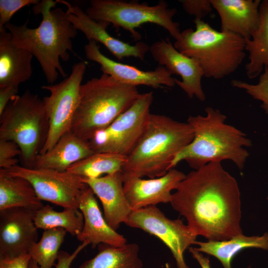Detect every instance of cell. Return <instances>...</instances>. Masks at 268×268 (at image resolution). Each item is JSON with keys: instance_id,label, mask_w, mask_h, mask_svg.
Masks as SVG:
<instances>
[{"instance_id": "cell-17", "label": "cell", "mask_w": 268, "mask_h": 268, "mask_svg": "<svg viewBox=\"0 0 268 268\" xmlns=\"http://www.w3.org/2000/svg\"><path fill=\"white\" fill-rule=\"evenodd\" d=\"M123 175L124 193L133 210L170 202L172 191L176 190L186 177L174 168L161 177L149 179Z\"/></svg>"}, {"instance_id": "cell-14", "label": "cell", "mask_w": 268, "mask_h": 268, "mask_svg": "<svg viewBox=\"0 0 268 268\" xmlns=\"http://www.w3.org/2000/svg\"><path fill=\"white\" fill-rule=\"evenodd\" d=\"M149 51L159 66L164 67L171 74L181 77V81L175 79L176 84L189 98L195 96L201 102L205 100L201 85L204 72L197 60L180 53L168 39L154 42L150 46Z\"/></svg>"}, {"instance_id": "cell-19", "label": "cell", "mask_w": 268, "mask_h": 268, "mask_svg": "<svg viewBox=\"0 0 268 268\" xmlns=\"http://www.w3.org/2000/svg\"><path fill=\"white\" fill-rule=\"evenodd\" d=\"M94 195L88 187L80 198L79 209L83 215L84 223L77 239L81 242H88L92 248L101 244L115 247L125 245L127 242L126 239L107 223Z\"/></svg>"}, {"instance_id": "cell-35", "label": "cell", "mask_w": 268, "mask_h": 268, "mask_svg": "<svg viewBox=\"0 0 268 268\" xmlns=\"http://www.w3.org/2000/svg\"><path fill=\"white\" fill-rule=\"evenodd\" d=\"M31 260L29 254L13 258H0V268H29Z\"/></svg>"}, {"instance_id": "cell-23", "label": "cell", "mask_w": 268, "mask_h": 268, "mask_svg": "<svg viewBox=\"0 0 268 268\" xmlns=\"http://www.w3.org/2000/svg\"><path fill=\"white\" fill-rule=\"evenodd\" d=\"M43 204L31 183L0 169V210L21 207L37 211Z\"/></svg>"}, {"instance_id": "cell-4", "label": "cell", "mask_w": 268, "mask_h": 268, "mask_svg": "<svg viewBox=\"0 0 268 268\" xmlns=\"http://www.w3.org/2000/svg\"><path fill=\"white\" fill-rule=\"evenodd\" d=\"M194 136L192 126L169 117L151 114L145 130L123 168L125 175L155 178L165 175L176 155Z\"/></svg>"}, {"instance_id": "cell-12", "label": "cell", "mask_w": 268, "mask_h": 268, "mask_svg": "<svg viewBox=\"0 0 268 268\" xmlns=\"http://www.w3.org/2000/svg\"><path fill=\"white\" fill-rule=\"evenodd\" d=\"M125 224L160 239L171 252L177 268H189L184 254L194 244L198 236L184 223L183 219H171L156 205H151L133 210Z\"/></svg>"}, {"instance_id": "cell-15", "label": "cell", "mask_w": 268, "mask_h": 268, "mask_svg": "<svg viewBox=\"0 0 268 268\" xmlns=\"http://www.w3.org/2000/svg\"><path fill=\"white\" fill-rule=\"evenodd\" d=\"M56 1L67 6L66 13L67 19L77 30L84 34L88 41L101 43L120 61L132 57L144 60L150 47L146 43L137 41L134 45H131L117 39L107 31L109 23L91 19L79 6L73 5L66 0Z\"/></svg>"}, {"instance_id": "cell-38", "label": "cell", "mask_w": 268, "mask_h": 268, "mask_svg": "<svg viewBox=\"0 0 268 268\" xmlns=\"http://www.w3.org/2000/svg\"><path fill=\"white\" fill-rule=\"evenodd\" d=\"M267 200H268V197H267Z\"/></svg>"}, {"instance_id": "cell-1", "label": "cell", "mask_w": 268, "mask_h": 268, "mask_svg": "<svg viewBox=\"0 0 268 268\" xmlns=\"http://www.w3.org/2000/svg\"><path fill=\"white\" fill-rule=\"evenodd\" d=\"M197 236L223 241L243 234L241 194L235 178L220 162L186 175L170 202Z\"/></svg>"}, {"instance_id": "cell-25", "label": "cell", "mask_w": 268, "mask_h": 268, "mask_svg": "<svg viewBox=\"0 0 268 268\" xmlns=\"http://www.w3.org/2000/svg\"><path fill=\"white\" fill-rule=\"evenodd\" d=\"M245 43L249 54L246 73L252 79L260 76L265 67H268V0H261L259 27Z\"/></svg>"}, {"instance_id": "cell-3", "label": "cell", "mask_w": 268, "mask_h": 268, "mask_svg": "<svg viewBox=\"0 0 268 268\" xmlns=\"http://www.w3.org/2000/svg\"><path fill=\"white\" fill-rule=\"evenodd\" d=\"M204 116H190L187 122L193 128V140L180 151L172 161L170 168L185 161L194 170L208 163L230 160L242 170L249 153L245 149L252 145L244 133L225 123L226 116L218 109H205Z\"/></svg>"}, {"instance_id": "cell-5", "label": "cell", "mask_w": 268, "mask_h": 268, "mask_svg": "<svg viewBox=\"0 0 268 268\" xmlns=\"http://www.w3.org/2000/svg\"><path fill=\"white\" fill-rule=\"evenodd\" d=\"M140 94L137 87L106 74L91 78L80 87L70 132L88 141L126 111Z\"/></svg>"}, {"instance_id": "cell-16", "label": "cell", "mask_w": 268, "mask_h": 268, "mask_svg": "<svg viewBox=\"0 0 268 268\" xmlns=\"http://www.w3.org/2000/svg\"><path fill=\"white\" fill-rule=\"evenodd\" d=\"M85 55L89 60L98 63L103 73L116 80L134 86L145 85L154 88L163 86L169 87L176 85V78L163 66H159L153 70L144 71L137 67L112 60L103 55L100 46L94 41H89L84 47Z\"/></svg>"}, {"instance_id": "cell-7", "label": "cell", "mask_w": 268, "mask_h": 268, "mask_svg": "<svg viewBox=\"0 0 268 268\" xmlns=\"http://www.w3.org/2000/svg\"><path fill=\"white\" fill-rule=\"evenodd\" d=\"M49 120L43 99L29 90L17 95L0 115V139L14 142L21 150V166L33 168L47 141Z\"/></svg>"}, {"instance_id": "cell-11", "label": "cell", "mask_w": 268, "mask_h": 268, "mask_svg": "<svg viewBox=\"0 0 268 268\" xmlns=\"http://www.w3.org/2000/svg\"><path fill=\"white\" fill-rule=\"evenodd\" d=\"M6 174L28 180L41 201L66 208L79 209V201L89 187L82 179L67 171L29 168L15 165L2 169Z\"/></svg>"}, {"instance_id": "cell-32", "label": "cell", "mask_w": 268, "mask_h": 268, "mask_svg": "<svg viewBox=\"0 0 268 268\" xmlns=\"http://www.w3.org/2000/svg\"><path fill=\"white\" fill-rule=\"evenodd\" d=\"M18 145L10 140L0 139V168L7 169L17 165V156H20Z\"/></svg>"}, {"instance_id": "cell-31", "label": "cell", "mask_w": 268, "mask_h": 268, "mask_svg": "<svg viewBox=\"0 0 268 268\" xmlns=\"http://www.w3.org/2000/svg\"><path fill=\"white\" fill-rule=\"evenodd\" d=\"M39 0H0V28L9 23L13 15L22 8L30 5H35Z\"/></svg>"}, {"instance_id": "cell-20", "label": "cell", "mask_w": 268, "mask_h": 268, "mask_svg": "<svg viewBox=\"0 0 268 268\" xmlns=\"http://www.w3.org/2000/svg\"><path fill=\"white\" fill-rule=\"evenodd\" d=\"M220 19L221 31L250 39L259 27L261 0H210Z\"/></svg>"}, {"instance_id": "cell-33", "label": "cell", "mask_w": 268, "mask_h": 268, "mask_svg": "<svg viewBox=\"0 0 268 268\" xmlns=\"http://www.w3.org/2000/svg\"><path fill=\"white\" fill-rule=\"evenodd\" d=\"M185 11L195 19H202L212 10L210 0H179Z\"/></svg>"}, {"instance_id": "cell-30", "label": "cell", "mask_w": 268, "mask_h": 268, "mask_svg": "<svg viewBox=\"0 0 268 268\" xmlns=\"http://www.w3.org/2000/svg\"><path fill=\"white\" fill-rule=\"evenodd\" d=\"M231 85L244 90L252 98L262 102L261 107L268 115V67L264 68L257 84H251L243 80L233 79Z\"/></svg>"}, {"instance_id": "cell-10", "label": "cell", "mask_w": 268, "mask_h": 268, "mask_svg": "<svg viewBox=\"0 0 268 268\" xmlns=\"http://www.w3.org/2000/svg\"><path fill=\"white\" fill-rule=\"evenodd\" d=\"M86 66L84 61L76 63L72 67L70 75L63 80L41 86L42 89L50 92L49 96L43 98L49 130L47 141L40 154L49 150L62 136L70 132Z\"/></svg>"}, {"instance_id": "cell-28", "label": "cell", "mask_w": 268, "mask_h": 268, "mask_svg": "<svg viewBox=\"0 0 268 268\" xmlns=\"http://www.w3.org/2000/svg\"><path fill=\"white\" fill-rule=\"evenodd\" d=\"M34 222L38 229L45 230L61 228L76 237L82 229L84 219L79 209L66 208L62 211H57L46 204L36 211Z\"/></svg>"}, {"instance_id": "cell-18", "label": "cell", "mask_w": 268, "mask_h": 268, "mask_svg": "<svg viewBox=\"0 0 268 268\" xmlns=\"http://www.w3.org/2000/svg\"><path fill=\"white\" fill-rule=\"evenodd\" d=\"M82 180L99 198L105 220L116 231L122 223L126 222L133 210L124 193L122 172Z\"/></svg>"}, {"instance_id": "cell-34", "label": "cell", "mask_w": 268, "mask_h": 268, "mask_svg": "<svg viewBox=\"0 0 268 268\" xmlns=\"http://www.w3.org/2000/svg\"><path fill=\"white\" fill-rule=\"evenodd\" d=\"M89 243L84 241L79 244L74 251L71 254L67 252L60 251L55 266V268H70L71 265L79 253L87 246ZM29 268H41L39 265L34 261L31 260Z\"/></svg>"}, {"instance_id": "cell-22", "label": "cell", "mask_w": 268, "mask_h": 268, "mask_svg": "<svg viewBox=\"0 0 268 268\" xmlns=\"http://www.w3.org/2000/svg\"><path fill=\"white\" fill-rule=\"evenodd\" d=\"M94 153L88 141L69 132L49 150L39 154L33 168L66 171L73 164Z\"/></svg>"}, {"instance_id": "cell-27", "label": "cell", "mask_w": 268, "mask_h": 268, "mask_svg": "<svg viewBox=\"0 0 268 268\" xmlns=\"http://www.w3.org/2000/svg\"><path fill=\"white\" fill-rule=\"evenodd\" d=\"M127 156L110 152H97L73 164L67 171L83 179L100 177L103 174L122 172Z\"/></svg>"}, {"instance_id": "cell-36", "label": "cell", "mask_w": 268, "mask_h": 268, "mask_svg": "<svg viewBox=\"0 0 268 268\" xmlns=\"http://www.w3.org/2000/svg\"><path fill=\"white\" fill-rule=\"evenodd\" d=\"M19 87L6 86L0 88V115L8 104L18 95Z\"/></svg>"}, {"instance_id": "cell-6", "label": "cell", "mask_w": 268, "mask_h": 268, "mask_svg": "<svg viewBox=\"0 0 268 268\" xmlns=\"http://www.w3.org/2000/svg\"><path fill=\"white\" fill-rule=\"evenodd\" d=\"M195 29H186L174 47L197 60L205 77L221 79L235 72L246 56L245 40L235 34L218 31L202 19H195Z\"/></svg>"}, {"instance_id": "cell-9", "label": "cell", "mask_w": 268, "mask_h": 268, "mask_svg": "<svg viewBox=\"0 0 268 268\" xmlns=\"http://www.w3.org/2000/svg\"><path fill=\"white\" fill-rule=\"evenodd\" d=\"M153 99L152 91L140 94L126 111L107 127L96 132L88 140L94 152L127 156L145 130Z\"/></svg>"}, {"instance_id": "cell-13", "label": "cell", "mask_w": 268, "mask_h": 268, "mask_svg": "<svg viewBox=\"0 0 268 268\" xmlns=\"http://www.w3.org/2000/svg\"><path fill=\"white\" fill-rule=\"evenodd\" d=\"M36 211L21 207L0 210V258L28 254L38 238Z\"/></svg>"}, {"instance_id": "cell-8", "label": "cell", "mask_w": 268, "mask_h": 268, "mask_svg": "<svg viewBox=\"0 0 268 268\" xmlns=\"http://www.w3.org/2000/svg\"><path fill=\"white\" fill-rule=\"evenodd\" d=\"M85 12L93 20L105 21L129 31L136 41L141 38L136 28L147 23L162 27L175 40L181 32L179 23L173 20L177 9L169 8L162 0L154 5L134 0H91Z\"/></svg>"}, {"instance_id": "cell-2", "label": "cell", "mask_w": 268, "mask_h": 268, "mask_svg": "<svg viewBox=\"0 0 268 268\" xmlns=\"http://www.w3.org/2000/svg\"><path fill=\"white\" fill-rule=\"evenodd\" d=\"M52 0H43L34 5L35 14H41L42 20L35 28H28V19L21 25L8 23L5 28L11 34L12 42L24 49L37 60L47 81L53 84L59 74L66 78L67 74L60 63V59L67 62L68 51H72V39L77 30L67 17L66 11L58 7Z\"/></svg>"}, {"instance_id": "cell-24", "label": "cell", "mask_w": 268, "mask_h": 268, "mask_svg": "<svg viewBox=\"0 0 268 268\" xmlns=\"http://www.w3.org/2000/svg\"><path fill=\"white\" fill-rule=\"evenodd\" d=\"M194 244L199 246L195 248L197 251L215 257L224 268H232L233 258L242 250L250 248L268 250V233L260 236L241 234L223 241H196Z\"/></svg>"}, {"instance_id": "cell-21", "label": "cell", "mask_w": 268, "mask_h": 268, "mask_svg": "<svg viewBox=\"0 0 268 268\" xmlns=\"http://www.w3.org/2000/svg\"><path fill=\"white\" fill-rule=\"evenodd\" d=\"M33 56L27 50L13 44L11 34L0 28V88L19 87L32 74Z\"/></svg>"}, {"instance_id": "cell-37", "label": "cell", "mask_w": 268, "mask_h": 268, "mask_svg": "<svg viewBox=\"0 0 268 268\" xmlns=\"http://www.w3.org/2000/svg\"><path fill=\"white\" fill-rule=\"evenodd\" d=\"M189 250L193 257L197 260L201 268H211L208 258L204 256L202 253L197 251L193 247H190ZM248 268H250V267Z\"/></svg>"}, {"instance_id": "cell-26", "label": "cell", "mask_w": 268, "mask_h": 268, "mask_svg": "<svg viewBox=\"0 0 268 268\" xmlns=\"http://www.w3.org/2000/svg\"><path fill=\"white\" fill-rule=\"evenodd\" d=\"M92 258L85 261L78 268H142L139 248L135 243L115 247L101 244Z\"/></svg>"}, {"instance_id": "cell-29", "label": "cell", "mask_w": 268, "mask_h": 268, "mask_svg": "<svg viewBox=\"0 0 268 268\" xmlns=\"http://www.w3.org/2000/svg\"><path fill=\"white\" fill-rule=\"evenodd\" d=\"M67 233L61 228L44 230L40 240L34 243L29 250L31 260L41 268H52L56 264L59 249Z\"/></svg>"}]
</instances>
